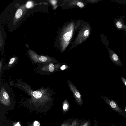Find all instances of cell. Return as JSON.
Instances as JSON below:
<instances>
[{
  "mask_svg": "<svg viewBox=\"0 0 126 126\" xmlns=\"http://www.w3.org/2000/svg\"><path fill=\"white\" fill-rule=\"evenodd\" d=\"M68 86L72 92L74 96L78 100H80L81 99V96L80 93L77 89L76 87L73 84L70 80L67 81Z\"/></svg>",
  "mask_w": 126,
  "mask_h": 126,
  "instance_id": "obj_7",
  "label": "cell"
},
{
  "mask_svg": "<svg viewBox=\"0 0 126 126\" xmlns=\"http://www.w3.org/2000/svg\"><path fill=\"white\" fill-rule=\"evenodd\" d=\"M120 78L123 82L126 87V79L121 76H120Z\"/></svg>",
  "mask_w": 126,
  "mask_h": 126,
  "instance_id": "obj_13",
  "label": "cell"
},
{
  "mask_svg": "<svg viewBox=\"0 0 126 126\" xmlns=\"http://www.w3.org/2000/svg\"><path fill=\"white\" fill-rule=\"evenodd\" d=\"M89 34V31L88 30H85L84 32V36H88Z\"/></svg>",
  "mask_w": 126,
  "mask_h": 126,
  "instance_id": "obj_14",
  "label": "cell"
},
{
  "mask_svg": "<svg viewBox=\"0 0 126 126\" xmlns=\"http://www.w3.org/2000/svg\"><path fill=\"white\" fill-rule=\"evenodd\" d=\"M30 58L33 63L39 64H46L49 62L54 61L57 64L60 63L56 60L47 56H39L33 52H29Z\"/></svg>",
  "mask_w": 126,
  "mask_h": 126,
  "instance_id": "obj_3",
  "label": "cell"
},
{
  "mask_svg": "<svg viewBox=\"0 0 126 126\" xmlns=\"http://www.w3.org/2000/svg\"><path fill=\"white\" fill-rule=\"evenodd\" d=\"M29 126H33L31 125H29Z\"/></svg>",
  "mask_w": 126,
  "mask_h": 126,
  "instance_id": "obj_20",
  "label": "cell"
},
{
  "mask_svg": "<svg viewBox=\"0 0 126 126\" xmlns=\"http://www.w3.org/2000/svg\"><path fill=\"white\" fill-rule=\"evenodd\" d=\"M55 63L54 62H49L46 64H40L36 68L37 71L39 73L43 74H50L53 73L57 70L55 68L56 64L54 65V63Z\"/></svg>",
  "mask_w": 126,
  "mask_h": 126,
  "instance_id": "obj_4",
  "label": "cell"
},
{
  "mask_svg": "<svg viewBox=\"0 0 126 126\" xmlns=\"http://www.w3.org/2000/svg\"></svg>",
  "mask_w": 126,
  "mask_h": 126,
  "instance_id": "obj_21",
  "label": "cell"
},
{
  "mask_svg": "<svg viewBox=\"0 0 126 126\" xmlns=\"http://www.w3.org/2000/svg\"></svg>",
  "mask_w": 126,
  "mask_h": 126,
  "instance_id": "obj_22",
  "label": "cell"
},
{
  "mask_svg": "<svg viewBox=\"0 0 126 126\" xmlns=\"http://www.w3.org/2000/svg\"></svg>",
  "mask_w": 126,
  "mask_h": 126,
  "instance_id": "obj_23",
  "label": "cell"
},
{
  "mask_svg": "<svg viewBox=\"0 0 126 126\" xmlns=\"http://www.w3.org/2000/svg\"><path fill=\"white\" fill-rule=\"evenodd\" d=\"M68 106V105L67 104H64L63 106V108L64 110L66 109L67 108Z\"/></svg>",
  "mask_w": 126,
  "mask_h": 126,
  "instance_id": "obj_18",
  "label": "cell"
},
{
  "mask_svg": "<svg viewBox=\"0 0 126 126\" xmlns=\"http://www.w3.org/2000/svg\"><path fill=\"white\" fill-rule=\"evenodd\" d=\"M18 62V58L16 57L12 58L9 62L3 67V70H7L13 67Z\"/></svg>",
  "mask_w": 126,
  "mask_h": 126,
  "instance_id": "obj_8",
  "label": "cell"
},
{
  "mask_svg": "<svg viewBox=\"0 0 126 126\" xmlns=\"http://www.w3.org/2000/svg\"><path fill=\"white\" fill-rule=\"evenodd\" d=\"M14 126H21L19 123H18L17 124H15Z\"/></svg>",
  "mask_w": 126,
  "mask_h": 126,
  "instance_id": "obj_19",
  "label": "cell"
},
{
  "mask_svg": "<svg viewBox=\"0 0 126 126\" xmlns=\"http://www.w3.org/2000/svg\"><path fill=\"white\" fill-rule=\"evenodd\" d=\"M0 103L6 106L11 104V99L14 98V94L7 83L0 80Z\"/></svg>",
  "mask_w": 126,
  "mask_h": 126,
  "instance_id": "obj_2",
  "label": "cell"
},
{
  "mask_svg": "<svg viewBox=\"0 0 126 126\" xmlns=\"http://www.w3.org/2000/svg\"><path fill=\"white\" fill-rule=\"evenodd\" d=\"M68 66L65 65H63L61 66L60 67L61 70H64L68 68Z\"/></svg>",
  "mask_w": 126,
  "mask_h": 126,
  "instance_id": "obj_12",
  "label": "cell"
},
{
  "mask_svg": "<svg viewBox=\"0 0 126 126\" xmlns=\"http://www.w3.org/2000/svg\"><path fill=\"white\" fill-rule=\"evenodd\" d=\"M110 57L114 63L120 67L122 66V63L117 54L114 51L109 48H108Z\"/></svg>",
  "mask_w": 126,
  "mask_h": 126,
  "instance_id": "obj_6",
  "label": "cell"
},
{
  "mask_svg": "<svg viewBox=\"0 0 126 126\" xmlns=\"http://www.w3.org/2000/svg\"><path fill=\"white\" fill-rule=\"evenodd\" d=\"M16 83L11 82L12 86L17 87L30 96L29 101L32 103H45L50 99L54 93L53 90L49 87L45 88L43 86L40 89L34 90L26 82L22 81L21 79H16Z\"/></svg>",
  "mask_w": 126,
  "mask_h": 126,
  "instance_id": "obj_1",
  "label": "cell"
},
{
  "mask_svg": "<svg viewBox=\"0 0 126 126\" xmlns=\"http://www.w3.org/2000/svg\"><path fill=\"white\" fill-rule=\"evenodd\" d=\"M40 124L37 121H36L34 123V126H39Z\"/></svg>",
  "mask_w": 126,
  "mask_h": 126,
  "instance_id": "obj_17",
  "label": "cell"
},
{
  "mask_svg": "<svg viewBox=\"0 0 126 126\" xmlns=\"http://www.w3.org/2000/svg\"><path fill=\"white\" fill-rule=\"evenodd\" d=\"M72 31L71 30L65 33L63 35V39L65 41H68L71 38L72 35Z\"/></svg>",
  "mask_w": 126,
  "mask_h": 126,
  "instance_id": "obj_9",
  "label": "cell"
},
{
  "mask_svg": "<svg viewBox=\"0 0 126 126\" xmlns=\"http://www.w3.org/2000/svg\"><path fill=\"white\" fill-rule=\"evenodd\" d=\"M77 5L81 8H83L84 6V5L83 3L81 2H78L77 3Z\"/></svg>",
  "mask_w": 126,
  "mask_h": 126,
  "instance_id": "obj_15",
  "label": "cell"
},
{
  "mask_svg": "<svg viewBox=\"0 0 126 126\" xmlns=\"http://www.w3.org/2000/svg\"><path fill=\"white\" fill-rule=\"evenodd\" d=\"M22 11L20 9H18L16 12L15 15V17L16 19L19 18L21 16L22 14Z\"/></svg>",
  "mask_w": 126,
  "mask_h": 126,
  "instance_id": "obj_10",
  "label": "cell"
},
{
  "mask_svg": "<svg viewBox=\"0 0 126 126\" xmlns=\"http://www.w3.org/2000/svg\"><path fill=\"white\" fill-rule=\"evenodd\" d=\"M118 17V18L115 19L113 21L115 26L118 30H123L125 35H126V25L124 23V19L126 17L122 16Z\"/></svg>",
  "mask_w": 126,
  "mask_h": 126,
  "instance_id": "obj_5",
  "label": "cell"
},
{
  "mask_svg": "<svg viewBox=\"0 0 126 126\" xmlns=\"http://www.w3.org/2000/svg\"><path fill=\"white\" fill-rule=\"evenodd\" d=\"M32 3L31 2H29L26 4V6L28 8L30 7L32 5Z\"/></svg>",
  "mask_w": 126,
  "mask_h": 126,
  "instance_id": "obj_16",
  "label": "cell"
},
{
  "mask_svg": "<svg viewBox=\"0 0 126 126\" xmlns=\"http://www.w3.org/2000/svg\"><path fill=\"white\" fill-rule=\"evenodd\" d=\"M3 59L1 60L0 61V80H1V77L2 75V70L3 67Z\"/></svg>",
  "mask_w": 126,
  "mask_h": 126,
  "instance_id": "obj_11",
  "label": "cell"
}]
</instances>
